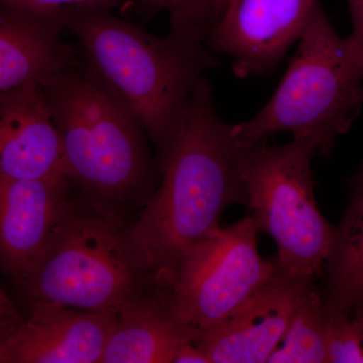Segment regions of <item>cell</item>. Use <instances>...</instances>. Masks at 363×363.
<instances>
[{"instance_id":"obj_1","label":"cell","mask_w":363,"mask_h":363,"mask_svg":"<svg viewBox=\"0 0 363 363\" xmlns=\"http://www.w3.org/2000/svg\"><path fill=\"white\" fill-rule=\"evenodd\" d=\"M231 128L217 114L212 86L203 78L175 142L159 160L161 184L128 225L131 250L150 283L217 230L227 207L247 204Z\"/></svg>"},{"instance_id":"obj_2","label":"cell","mask_w":363,"mask_h":363,"mask_svg":"<svg viewBox=\"0 0 363 363\" xmlns=\"http://www.w3.org/2000/svg\"><path fill=\"white\" fill-rule=\"evenodd\" d=\"M107 7H79L62 25L84 51L86 63L135 114L164 156L181 131L205 73L218 65L201 28L171 16L166 35H152Z\"/></svg>"},{"instance_id":"obj_3","label":"cell","mask_w":363,"mask_h":363,"mask_svg":"<svg viewBox=\"0 0 363 363\" xmlns=\"http://www.w3.org/2000/svg\"><path fill=\"white\" fill-rule=\"evenodd\" d=\"M63 150L64 176L86 198L131 220L159 185V162L135 114L87 63L42 85Z\"/></svg>"},{"instance_id":"obj_4","label":"cell","mask_w":363,"mask_h":363,"mask_svg":"<svg viewBox=\"0 0 363 363\" xmlns=\"http://www.w3.org/2000/svg\"><path fill=\"white\" fill-rule=\"evenodd\" d=\"M131 221L76 189L68 209L18 286L28 304L117 314L150 290L130 240Z\"/></svg>"},{"instance_id":"obj_5","label":"cell","mask_w":363,"mask_h":363,"mask_svg":"<svg viewBox=\"0 0 363 363\" xmlns=\"http://www.w3.org/2000/svg\"><path fill=\"white\" fill-rule=\"evenodd\" d=\"M362 102L363 66L319 4L271 100L250 121L233 124L231 136L245 147L291 133L326 156L335 138L350 130Z\"/></svg>"},{"instance_id":"obj_6","label":"cell","mask_w":363,"mask_h":363,"mask_svg":"<svg viewBox=\"0 0 363 363\" xmlns=\"http://www.w3.org/2000/svg\"><path fill=\"white\" fill-rule=\"evenodd\" d=\"M317 152L293 140L238 147V166L247 193V206L260 231L278 245L277 266L284 274L316 279L326 266L334 227L319 211L311 162Z\"/></svg>"},{"instance_id":"obj_7","label":"cell","mask_w":363,"mask_h":363,"mask_svg":"<svg viewBox=\"0 0 363 363\" xmlns=\"http://www.w3.org/2000/svg\"><path fill=\"white\" fill-rule=\"evenodd\" d=\"M252 215L200 241L167 276L150 284L174 317L197 332L233 314L276 274L277 262L260 257Z\"/></svg>"},{"instance_id":"obj_8","label":"cell","mask_w":363,"mask_h":363,"mask_svg":"<svg viewBox=\"0 0 363 363\" xmlns=\"http://www.w3.org/2000/svg\"><path fill=\"white\" fill-rule=\"evenodd\" d=\"M319 0H228L206 35L240 78L269 75L298 43Z\"/></svg>"},{"instance_id":"obj_9","label":"cell","mask_w":363,"mask_h":363,"mask_svg":"<svg viewBox=\"0 0 363 363\" xmlns=\"http://www.w3.org/2000/svg\"><path fill=\"white\" fill-rule=\"evenodd\" d=\"M314 278L276 274L225 320L196 336L211 363L267 362Z\"/></svg>"},{"instance_id":"obj_10","label":"cell","mask_w":363,"mask_h":363,"mask_svg":"<svg viewBox=\"0 0 363 363\" xmlns=\"http://www.w3.org/2000/svg\"><path fill=\"white\" fill-rule=\"evenodd\" d=\"M116 314L33 303L6 333L0 363H100Z\"/></svg>"},{"instance_id":"obj_11","label":"cell","mask_w":363,"mask_h":363,"mask_svg":"<svg viewBox=\"0 0 363 363\" xmlns=\"http://www.w3.org/2000/svg\"><path fill=\"white\" fill-rule=\"evenodd\" d=\"M75 191L65 176L0 180V267L16 285L39 259Z\"/></svg>"},{"instance_id":"obj_12","label":"cell","mask_w":363,"mask_h":363,"mask_svg":"<svg viewBox=\"0 0 363 363\" xmlns=\"http://www.w3.org/2000/svg\"><path fill=\"white\" fill-rule=\"evenodd\" d=\"M64 176L63 150L40 87L0 100V180Z\"/></svg>"},{"instance_id":"obj_13","label":"cell","mask_w":363,"mask_h":363,"mask_svg":"<svg viewBox=\"0 0 363 363\" xmlns=\"http://www.w3.org/2000/svg\"><path fill=\"white\" fill-rule=\"evenodd\" d=\"M61 21L0 6V100L40 87L77 60Z\"/></svg>"},{"instance_id":"obj_14","label":"cell","mask_w":363,"mask_h":363,"mask_svg":"<svg viewBox=\"0 0 363 363\" xmlns=\"http://www.w3.org/2000/svg\"><path fill=\"white\" fill-rule=\"evenodd\" d=\"M196 336L150 289L117 313L100 363H173L179 348Z\"/></svg>"},{"instance_id":"obj_15","label":"cell","mask_w":363,"mask_h":363,"mask_svg":"<svg viewBox=\"0 0 363 363\" xmlns=\"http://www.w3.org/2000/svg\"><path fill=\"white\" fill-rule=\"evenodd\" d=\"M350 196L340 223L334 227L326 260L325 314H351L363 306V164L350 183Z\"/></svg>"},{"instance_id":"obj_16","label":"cell","mask_w":363,"mask_h":363,"mask_svg":"<svg viewBox=\"0 0 363 363\" xmlns=\"http://www.w3.org/2000/svg\"><path fill=\"white\" fill-rule=\"evenodd\" d=\"M325 323L322 294L313 281L294 313L281 347L274 350L267 363L326 362Z\"/></svg>"},{"instance_id":"obj_17","label":"cell","mask_w":363,"mask_h":363,"mask_svg":"<svg viewBox=\"0 0 363 363\" xmlns=\"http://www.w3.org/2000/svg\"><path fill=\"white\" fill-rule=\"evenodd\" d=\"M326 362L363 363V339L350 314H326Z\"/></svg>"},{"instance_id":"obj_18","label":"cell","mask_w":363,"mask_h":363,"mask_svg":"<svg viewBox=\"0 0 363 363\" xmlns=\"http://www.w3.org/2000/svg\"><path fill=\"white\" fill-rule=\"evenodd\" d=\"M138 0H0V6L61 21L64 14L79 7H111ZM62 23V21H61Z\"/></svg>"},{"instance_id":"obj_19","label":"cell","mask_w":363,"mask_h":363,"mask_svg":"<svg viewBox=\"0 0 363 363\" xmlns=\"http://www.w3.org/2000/svg\"><path fill=\"white\" fill-rule=\"evenodd\" d=\"M217 0H171L169 16L185 18L207 35L216 13Z\"/></svg>"},{"instance_id":"obj_20","label":"cell","mask_w":363,"mask_h":363,"mask_svg":"<svg viewBox=\"0 0 363 363\" xmlns=\"http://www.w3.org/2000/svg\"><path fill=\"white\" fill-rule=\"evenodd\" d=\"M353 21V32L347 43L351 51L363 66V0H347Z\"/></svg>"},{"instance_id":"obj_21","label":"cell","mask_w":363,"mask_h":363,"mask_svg":"<svg viewBox=\"0 0 363 363\" xmlns=\"http://www.w3.org/2000/svg\"><path fill=\"white\" fill-rule=\"evenodd\" d=\"M23 318L20 310L0 286V331L9 330L18 326L23 322Z\"/></svg>"},{"instance_id":"obj_22","label":"cell","mask_w":363,"mask_h":363,"mask_svg":"<svg viewBox=\"0 0 363 363\" xmlns=\"http://www.w3.org/2000/svg\"><path fill=\"white\" fill-rule=\"evenodd\" d=\"M173 363H211L209 358L194 342L182 345L177 351Z\"/></svg>"},{"instance_id":"obj_23","label":"cell","mask_w":363,"mask_h":363,"mask_svg":"<svg viewBox=\"0 0 363 363\" xmlns=\"http://www.w3.org/2000/svg\"><path fill=\"white\" fill-rule=\"evenodd\" d=\"M138 1L147 6L157 7V9H166L168 11L171 7V0H138Z\"/></svg>"},{"instance_id":"obj_24","label":"cell","mask_w":363,"mask_h":363,"mask_svg":"<svg viewBox=\"0 0 363 363\" xmlns=\"http://www.w3.org/2000/svg\"><path fill=\"white\" fill-rule=\"evenodd\" d=\"M351 317H352L353 321L355 322L358 329H359L360 333H362L363 339V306L362 307L358 308L351 313Z\"/></svg>"},{"instance_id":"obj_25","label":"cell","mask_w":363,"mask_h":363,"mask_svg":"<svg viewBox=\"0 0 363 363\" xmlns=\"http://www.w3.org/2000/svg\"><path fill=\"white\" fill-rule=\"evenodd\" d=\"M227 2H228V0H217L216 13H215V18H216V16H218V13H220L221 9H223L224 6H225Z\"/></svg>"},{"instance_id":"obj_26","label":"cell","mask_w":363,"mask_h":363,"mask_svg":"<svg viewBox=\"0 0 363 363\" xmlns=\"http://www.w3.org/2000/svg\"><path fill=\"white\" fill-rule=\"evenodd\" d=\"M6 331L7 330H6V331H0V350H1L2 342H4V337H6Z\"/></svg>"}]
</instances>
